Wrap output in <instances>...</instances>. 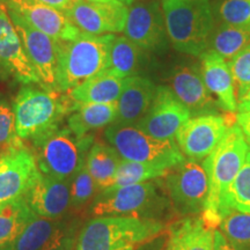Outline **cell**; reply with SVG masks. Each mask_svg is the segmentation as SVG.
Segmentation results:
<instances>
[{"label":"cell","mask_w":250,"mask_h":250,"mask_svg":"<svg viewBox=\"0 0 250 250\" xmlns=\"http://www.w3.org/2000/svg\"><path fill=\"white\" fill-rule=\"evenodd\" d=\"M1 153H2V152H1V151H0V154H1Z\"/></svg>","instance_id":"cell-44"},{"label":"cell","mask_w":250,"mask_h":250,"mask_svg":"<svg viewBox=\"0 0 250 250\" xmlns=\"http://www.w3.org/2000/svg\"><path fill=\"white\" fill-rule=\"evenodd\" d=\"M37 167L44 176L70 181L86 164L93 137H78L68 127L56 129L31 140Z\"/></svg>","instance_id":"cell-6"},{"label":"cell","mask_w":250,"mask_h":250,"mask_svg":"<svg viewBox=\"0 0 250 250\" xmlns=\"http://www.w3.org/2000/svg\"><path fill=\"white\" fill-rule=\"evenodd\" d=\"M201 57V73L206 87L215 96L218 107L226 112L237 111L235 83L226 59L213 50L208 49Z\"/></svg>","instance_id":"cell-20"},{"label":"cell","mask_w":250,"mask_h":250,"mask_svg":"<svg viewBox=\"0 0 250 250\" xmlns=\"http://www.w3.org/2000/svg\"><path fill=\"white\" fill-rule=\"evenodd\" d=\"M127 9V6L121 0L108 2L77 0L64 14L83 33L105 35L124 31Z\"/></svg>","instance_id":"cell-13"},{"label":"cell","mask_w":250,"mask_h":250,"mask_svg":"<svg viewBox=\"0 0 250 250\" xmlns=\"http://www.w3.org/2000/svg\"><path fill=\"white\" fill-rule=\"evenodd\" d=\"M122 2H124L125 5L127 6V7H129L130 5H132V4H134V2H137V1H143V0H121Z\"/></svg>","instance_id":"cell-42"},{"label":"cell","mask_w":250,"mask_h":250,"mask_svg":"<svg viewBox=\"0 0 250 250\" xmlns=\"http://www.w3.org/2000/svg\"><path fill=\"white\" fill-rule=\"evenodd\" d=\"M24 199L37 217L59 219L71 206V182L40 174Z\"/></svg>","instance_id":"cell-19"},{"label":"cell","mask_w":250,"mask_h":250,"mask_svg":"<svg viewBox=\"0 0 250 250\" xmlns=\"http://www.w3.org/2000/svg\"><path fill=\"white\" fill-rule=\"evenodd\" d=\"M21 145L23 143L17 134L13 107L0 99V151L5 152Z\"/></svg>","instance_id":"cell-34"},{"label":"cell","mask_w":250,"mask_h":250,"mask_svg":"<svg viewBox=\"0 0 250 250\" xmlns=\"http://www.w3.org/2000/svg\"><path fill=\"white\" fill-rule=\"evenodd\" d=\"M117 102L115 103H77L67 117V127L78 137L90 131L102 129L116 121Z\"/></svg>","instance_id":"cell-24"},{"label":"cell","mask_w":250,"mask_h":250,"mask_svg":"<svg viewBox=\"0 0 250 250\" xmlns=\"http://www.w3.org/2000/svg\"><path fill=\"white\" fill-rule=\"evenodd\" d=\"M158 219L104 215L89 220L78 235L76 250H138L166 230Z\"/></svg>","instance_id":"cell-2"},{"label":"cell","mask_w":250,"mask_h":250,"mask_svg":"<svg viewBox=\"0 0 250 250\" xmlns=\"http://www.w3.org/2000/svg\"><path fill=\"white\" fill-rule=\"evenodd\" d=\"M126 78L104 70L66 93L77 103H115L120 99Z\"/></svg>","instance_id":"cell-23"},{"label":"cell","mask_w":250,"mask_h":250,"mask_svg":"<svg viewBox=\"0 0 250 250\" xmlns=\"http://www.w3.org/2000/svg\"><path fill=\"white\" fill-rule=\"evenodd\" d=\"M169 204L159 187L153 181L132 186H124L100 191L90 208L94 217L104 215H129L152 218Z\"/></svg>","instance_id":"cell-8"},{"label":"cell","mask_w":250,"mask_h":250,"mask_svg":"<svg viewBox=\"0 0 250 250\" xmlns=\"http://www.w3.org/2000/svg\"><path fill=\"white\" fill-rule=\"evenodd\" d=\"M168 171L169 170L158 167V166L122 159L121 164L118 166L116 177H115L114 186L109 189L149 182V181L159 179V177L166 176Z\"/></svg>","instance_id":"cell-30"},{"label":"cell","mask_w":250,"mask_h":250,"mask_svg":"<svg viewBox=\"0 0 250 250\" xmlns=\"http://www.w3.org/2000/svg\"><path fill=\"white\" fill-rule=\"evenodd\" d=\"M249 148L250 145L235 123L203 161L208 174V193L201 217L215 229L221 218L229 211L226 204L228 189L242 167Z\"/></svg>","instance_id":"cell-1"},{"label":"cell","mask_w":250,"mask_h":250,"mask_svg":"<svg viewBox=\"0 0 250 250\" xmlns=\"http://www.w3.org/2000/svg\"><path fill=\"white\" fill-rule=\"evenodd\" d=\"M158 86L145 77L126 78L117 100V117L114 123L134 125L147 112L155 98Z\"/></svg>","instance_id":"cell-21"},{"label":"cell","mask_w":250,"mask_h":250,"mask_svg":"<svg viewBox=\"0 0 250 250\" xmlns=\"http://www.w3.org/2000/svg\"><path fill=\"white\" fill-rule=\"evenodd\" d=\"M115 34L92 35L83 33L77 39L57 41L55 89L67 93L81 83L107 70L109 49Z\"/></svg>","instance_id":"cell-3"},{"label":"cell","mask_w":250,"mask_h":250,"mask_svg":"<svg viewBox=\"0 0 250 250\" xmlns=\"http://www.w3.org/2000/svg\"><path fill=\"white\" fill-rule=\"evenodd\" d=\"M122 161V158L111 145L95 143L90 147L86 158V168L93 177L99 191L111 188Z\"/></svg>","instance_id":"cell-25"},{"label":"cell","mask_w":250,"mask_h":250,"mask_svg":"<svg viewBox=\"0 0 250 250\" xmlns=\"http://www.w3.org/2000/svg\"><path fill=\"white\" fill-rule=\"evenodd\" d=\"M35 217L24 198L0 206V250L7 249Z\"/></svg>","instance_id":"cell-29"},{"label":"cell","mask_w":250,"mask_h":250,"mask_svg":"<svg viewBox=\"0 0 250 250\" xmlns=\"http://www.w3.org/2000/svg\"><path fill=\"white\" fill-rule=\"evenodd\" d=\"M171 90L190 111L191 116L217 114L218 103L203 80L201 71L193 66H177L171 73Z\"/></svg>","instance_id":"cell-18"},{"label":"cell","mask_w":250,"mask_h":250,"mask_svg":"<svg viewBox=\"0 0 250 250\" xmlns=\"http://www.w3.org/2000/svg\"><path fill=\"white\" fill-rule=\"evenodd\" d=\"M235 124L230 115L205 114L190 117L175 136V142L184 156L203 160L208 156L230 126Z\"/></svg>","instance_id":"cell-10"},{"label":"cell","mask_w":250,"mask_h":250,"mask_svg":"<svg viewBox=\"0 0 250 250\" xmlns=\"http://www.w3.org/2000/svg\"><path fill=\"white\" fill-rule=\"evenodd\" d=\"M78 235L74 225L66 226L44 250H76Z\"/></svg>","instance_id":"cell-37"},{"label":"cell","mask_w":250,"mask_h":250,"mask_svg":"<svg viewBox=\"0 0 250 250\" xmlns=\"http://www.w3.org/2000/svg\"><path fill=\"white\" fill-rule=\"evenodd\" d=\"M237 111H250V90L245 98L237 103Z\"/></svg>","instance_id":"cell-41"},{"label":"cell","mask_w":250,"mask_h":250,"mask_svg":"<svg viewBox=\"0 0 250 250\" xmlns=\"http://www.w3.org/2000/svg\"><path fill=\"white\" fill-rule=\"evenodd\" d=\"M250 44V24L220 23L211 34V50L229 62Z\"/></svg>","instance_id":"cell-28"},{"label":"cell","mask_w":250,"mask_h":250,"mask_svg":"<svg viewBox=\"0 0 250 250\" xmlns=\"http://www.w3.org/2000/svg\"><path fill=\"white\" fill-rule=\"evenodd\" d=\"M0 72L9 73L26 85H41L40 78L2 2H0Z\"/></svg>","instance_id":"cell-17"},{"label":"cell","mask_w":250,"mask_h":250,"mask_svg":"<svg viewBox=\"0 0 250 250\" xmlns=\"http://www.w3.org/2000/svg\"><path fill=\"white\" fill-rule=\"evenodd\" d=\"M66 226L59 219L35 217L6 250H44Z\"/></svg>","instance_id":"cell-26"},{"label":"cell","mask_w":250,"mask_h":250,"mask_svg":"<svg viewBox=\"0 0 250 250\" xmlns=\"http://www.w3.org/2000/svg\"><path fill=\"white\" fill-rule=\"evenodd\" d=\"M0 2L24 19L31 27L55 40L70 41L81 34L62 12L39 0H0Z\"/></svg>","instance_id":"cell-16"},{"label":"cell","mask_w":250,"mask_h":250,"mask_svg":"<svg viewBox=\"0 0 250 250\" xmlns=\"http://www.w3.org/2000/svg\"><path fill=\"white\" fill-rule=\"evenodd\" d=\"M39 1L43 2V4L48 6H51V7L65 13V12H67L68 9L74 5V2H76L77 0H39Z\"/></svg>","instance_id":"cell-40"},{"label":"cell","mask_w":250,"mask_h":250,"mask_svg":"<svg viewBox=\"0 0 250 250\" xmlns=\"http://www.w3.org/2000/svg\"><path fill=\"white\" fill-rule=\"evenodd\" d=\"M145 51L126 36H114L109 49L108 70L121 78L138 74L144 65Z\"/></svg>","instance_id":"cell-27"},{"label":"cell","mask_w":250,"mask_h":250,"mask_svg":"<svg viewBox=\"0 0 250 250\" xmlns=\"http://www.w3.org/2000/svg\"><path fill=\"white\" fill-rule=\"evenodd\" d=\"M235 83L237 103L250 90V44L228 62Z\"/></svg>","instance_id":"cell-33"},{"label":"cell","mask_w":250,"mask_h":250,"mask_svg":"<svg viewBox=\"0 0 250 250\" xmlns=\"http://www.w3.org/2000/svg\"><path fill=\"white\" fill-rule=\"evenodd\" d=\"M217 12L225 23L250 24V0H223Z\"/></svg>","instance_id":"cell-36"},{"label":"cell","mask_w":250,"mask_h":250,"mask_svg":"<svg viewBox=\"0 0 250 250\" xmlns=\"http://www.w3.org/2000/svg\"><path fill=\"white\" fill-rule=\"evenodd\" d=\"M191 116L169 87L158 86L151 107L136 126L160 140H175L177 131Z\"/></svg>","instance_id":"cell-12"},{"label":"cell","mask_w":250,"mask_h":250,"mask_svg":"<svg viewBox=\"0 0 250 250\" xmlns=\"http://www.w3.org/2000/svg\"><path fill=\"white\" fill-rule=\"evenodd\" d=\"M227 208L250 213V148L246 160L230 184L226 198Z\"/></svg>","instance_id":"cell-32"},{"label":"cell","mask_w":250,"mask_h":250,"mask_svg":"<svg viewBox=\"0 0 250 250\" xmlns=\"http://www.w3.org/2000/svg\"><path fill=\"white\" fill-rule=\"evenodd\" d=\"M165 177L169 199L177 213L191 217L203 213L208 193V174L203 164L186 159Z\"/></svg>","instance_id":"cell-9"},{"label":"cell","mask_w":250,"mask_h":250,"mask_svg":"<svg viewBox=\"0 0 250 250\" xmlns=\"http://www.w3.org/2000/svg\"><path fill=\"white\" fill-rule=\"evenodd\" d=\"M166 31L183 54L201 56L210 44L214 18L208 0H162Z\"/></svg>","instance_id":"cell-5"},{"label":"cell","mask_w":250,"mask_h":250,"mask_svg":"<svg viewBox=\"0 0 250 250\" xmlns=\"http://www.w3.org/2000/svg\"><path fill=\"white\" fill-rule=\"evenodd\" d=\"M77 102L52 88L28 83L13 101L15 129L20 139L34 140L58 129L62 118L76 108Z\"/></svg>","instance_id":"cell-4"},{"label":"cell","mask_w":250,"mask_h":250,"mask_svg":"<svg viewBox=\"0 0 250 250\" xmlns=\"http://www.w3.org/2000/svg\"><path fill=\"white\" fill-rule=\"evenodd\" d=\"M127 8L125 36L144 51L160 48L167 35L160 2L158 0H143Z\"/></svg>","instance_id":"cell-15"},{"label":"cell","mask_w":250,"mask_h":250,"mask_svg":"<svg viewBox=\"0 0 250 250\" xmlns=\"http://www.w3.org/2000/svg\"><path fill=\"white\" fill-rule=\"evenodd\" d=\"M34 153L24 145L0 154V206L24 198L40 176Z\"/></svg>","instance_id":"cell-11"},{"label":"cell","mask_w":250,"mask_h":250,"mask_svg":"<svg viewBox=\"0 0 250 250\" xmlns=\"http://www.w3.org/2000/svg\"><path fill=\"white\" fill-rule=\"evenodd\" d=\"M214 230L202 217H186L168 227L166 250H214Z\"/></svg>","instance_id":"cell-22"},{"label":"cell","mask_w":250,"mask_h":250,"mask_svg":"<svg viewBox=\"0 0 250 250\" xmlns=\"http://www.w3.org/2000/svg\"><path fill=\"white\" fill-rule=\"evenodd\" d=\"M87 1H93V2H108V1H112V0H87Z\"/></svg>","instance_id":"cell-43"},{"label":"cell","mask_w":250,"mask_h":250,"mask_svg":"<svg viewBox=\"0 0 250 250\" xmlns=\"http://www.w3.org/2000/svg\"><path fill=\"white\" fill-rule=\"evenodd\" d=\"M18 35L40 78L41 85L55 89L57 65V41L35 29L24 19L7 8Z\"/></svg>","instance_id":"cell-14"},{"label":"cell","mask_w":250,"mask_h":250,"mask_svg":"<svg viewBox=\"0 0 250 250\" xmlns=\"http://www.w3.org/2000/svg\"><path fill=\"white\" fill-rule=\"evenodd\" d=\"M104 137L123 160L149 164L168 170L186 160L175 140L156 139L136 125L112 123L105 129Z\"/></svg>","instance_id":"cell-7"},{"label":"cell","mask_w":250,"mask_h":250,"mask_svg":"<svg viewBox=\"0 0 250 250\" xmlns=\"http://www.w3.org/2000/svg\"><path fill=\"white\" fill-rule=\"evenodd\" d=\"M0 73H1V72H0Z\"/></svg>","instance_id":"cell-45"},{"label":"cell","mask_w":250,"mask_h":250,"mask_svg":"<svg viewBox=\"0 0 250 250\" xmlns=\"http://www.w3.org/2000/svg\"><path fill=\"white\" fill-rule=\"evenodd\" d=\"M99 191L93 177L83 166L78 171L71 182V208H80L93 198L94 193Z\"/></svg>","instance_id":"cell-35"},{"label":"cell","mask_w":250,"mask_h":250,"mask_svg":"<svg viewBox=\"0 0 250 250\" xmlns=\"http://www.w3.org/2000/svg\"><path fill=\"white\" fill-rule=\"evenodd\" d=\"M214 250H241L233 246L218 229L214 230Z\"/></svg>","instance_id":"cell-39"},{"label":"cell","mask_w":250,"mask_h":250,"mask_svg":"<svg viewBox=\"0 0 250 250\" xmlns=\"http://www.w3.org/2000/svg\"><path fill=\"white\" fill-rule=\"evenodd\" d=\"M235 123L242 131L247 143L250 145V111H239L235 116Z\"/></svg>","instance_id":"cell-38"},{"label":"cell","mask_w":250,"mask_h":250,"mask_svg":"<svg viewBox=\"0 0 250 250\" xmlns=\"http://www.w3.org/2000/svg\"><path fill=\"white\" fill-rule=\"evenodd\" d=\"M217 229L237 248L250 247V213L230 208L221 218Z\"/></svg>","instance_id":"cell-31"}]
</instances>
